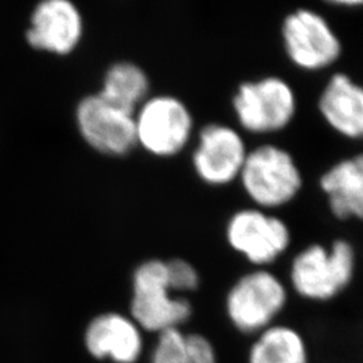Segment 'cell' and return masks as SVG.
<instances>
[{"instance_id": "277c9868", "label": "cell", "mask_w": 363, "mask_h": 363, "mask_svg": "<svg viewBox=\"0 0 363 363\" xmlns=\"http://www.w3.org/2000/svg\"><path fill=\"white\" fill-rule=\"evenodd\" d=\"M281 38L286 57L304 72H322L337 66L342 57V42L325 13L298 9L281 23Z\"/></svg>"}, {"instance_id": "30bf717a", "label": "cell", "mask_w": 363, "mask_h": 363, "mask_svg": "<svg viewBox=\"0 0 363 363\" xmlns=\"http://www.w3.org/2000/svg\"><path fill=\"white\" fill-rule=\"evenodd\" d=\"M247 152L238 130L213 123L199 132L191 162L201 181L210 186H226L240 178Z\"/></svg>"}, {"instance_id": "ba28073f", "label": "cell", "mask_w": 363, "mask_h": 363, "mask_svg": "<svg viewBox=\"0 0 363 363\" xmlns=\"http://www.w3.org/2000/svg\"><path fill=\"white\" fill-rule=\"evenodd\" d=\"M286 289L277 276L259 269L242 276L228 295V313L233 325L252 334L267 330L286 304Z\"/></svg>"}, {"instance_id": "5b68a950", "label": "cell", "mask_w": 363, "mask_h": 363, "mask_svg": "<svg viewBox=\"0 0 363 363\" xmlns=\"http://www.w3.org/2000/svg\"><path fill=\"white\" fill-rule=\"evenodd\" d=\"M193 130L190 109L175 96L148 97L135 113L136 144L157 157L181 154L190 142Z\"/></svg>"}, {"instance_id": "6da1fadb", "label": "cell", "mask_w": 363, "mask_h": 363, "mask_svg": "<svg viewBox=\"0 0 363 363\" xmlns=\"http://www.w3.org/2000/svg\"><path fill=\"white\" fill-rule=\"evenodd\" d=\"M357 274V253L343 237L328 245L313 242L292 259L289 280L298 296L311 301H330L349 289Z\"/></svg>"}, {"instance_id": "9a60e30c", "label": "cell", "mask_w": 363, "mask_h": 363, "mask_svg": "<svg viewBox=\"0 0 363 363\" xmlns=\"http://www.w3.org/2000/svg\"><path fill=\"white\" fill-rule=\"evenodd\" d=\"M99 93L109 103L136 113L148 99L150 78L140 66L130 61H118L105 72Z\"/></svg>"}, {"instance_id": "e0dca14e", "label": "cell", "mask_w": 363, "mask_h": 363, "mask_svg": "<svg viewBox=\"0 0 363 363\" xmlns=\"http://www.w3.org/2000/svg\"><path fill=\"white\" fill-rule=\"evenodd\" d=\"M152 363H217V359L208 339L172 328L160 333Z\"/></svg>"}, {"instance_id": "2e32d148", "label": "cell", "mask_w": 363, "mask_h": 363, "mask_svg": "<svg viewBox=\"0 0 363 363\" xmlns=\"http://www.w3.org/2000/svg\"><path fill=\"white\" fill-rule=\"evenodd\" d=\"M250 363H308L304 339L286 325L268 327L250 351Z\"/></svg>"}, {"instance_id": "3957f363", "label": "cell", "mask_w": 363, "mask_h": 363, "mask_svg": "<svg viewBox=\"0 0 363 363\" xmlns=\"http://www.w3.org/2000/svg\"><path fill=\"white\" fill-rule=\"evenodd\" d=\"M298 96L292 85L277 76L245 81L233 96V111L240 125L252 133L286 130L298 115Z\"/></svg>"}, {"instance_id": "5bb4252c", "label": "cell", "mask_w": 363, "mask_h": 363, "mask_svg": "<svg viewBox=\"0 0 363 363\" xmlns=\"http://www.w3.org/2000/svg\"><path fill=\"white\" fill-rule=\"evenodd\" d=\"M85 345L93 357L117 363H133L142 351V337L135 323L118 313H104L91 320Z\"/></svg>"}, {"instance_id": "8992f818", "label": "cell", "mask_w": 363, "mask_h": 363, "mask_svg": "<svg viewBox=\"0 0 363 363\" xmlns=\"http://www.w3.org/2000/svg\"><path fill=\"white\" fill-rule=\"evenodd\" d=\"M166 261L148 259L133 273L130 311L135 320L148 331L164 333L178 328L191 315L186 298L171 296Z\"/></svg>"}, {"instance_id": "7a4b0ae2", "label": "cell", "mask_w": 363, "mask_h": 363, "mask_svg": "<svg viewBox=\"0 0 363 363\" xmlns=\"http://www.w3.org/2000/svg\"><path fill=\"white\" fill-rule=\"evenodd\" d=\"M240 182L259 208H279L294 202L303 190L304 177L286 148L262 144L247 152Z\"/></svg>"}, {"instance_id": "8fae6325", "label": "cell", "mask_w": 363, "mask_h": 363, "mask_svg": "<svg viewBox=\"0 0 363 363\" xmlns=\"http://www.w3.org/2000/svg\"><path fill=\"white\" fill-rule=\"evenodd\" d=\"M84 18L70 0H45L34 9L27 30L28 45L37 50L69 55L81 43Z\"/></svg>"}, {"instance_id": "4fadbf2b", "label": "cell", "mask_w": 363, "mask_h": 363, "mask_svg": "<svg viewBox=\"0 0 363 363\" xmlns=\"http://www.w3.org/2000/svg\"><path fill=\"white\" fill-rule=\"evenodd\" d=\"M330 214L337 222L363 223V150L339 159L319 178Z\"/></svg>"}, {"instance_id": "ac0fdd59", "label": "cell", "mask_w": 363, "mask_h": 363, "mask_svg": "<svg viewBox=\"0 0 363 363\" xmlns=\"http://www.w3.org/2000/svg\"><path fill=\"white\" fill-rule=\"evenodd\" d=\"M166 269L172 292L193 291L198 286V272L189 261L182 259H169L166 261Z\"/></svg>"}, {"instance_id": "52a82bcc", "label": "cell", "mask_w": 363, "mask_h": 363, "mask_svg": "<svg viewBox=\"0 0 363 363\" xmlns=\"http://www.w3.org/2000/svg\"><path fill=\"white\" fill-rule=\"evenodd\" d=\"M76 123L84 142L108 156H124L138 145L135 113L109 103L97 91L79 100Z\"/></svg>"}, {"instance_id": "7c38bea8", "label": "cell", "mask_w": 363, "mask_h": 363, "mask_svg": "<svg viewBox=\"0 0 363 363\" xmlns=\"http://www.w3.org/2000/svg\"><path fill=\"white\" fill-rule=\"evenodd\" d=\"M316 109L325 125L342 139L363 142V85L337 70L319 91Z\"/></svg>"}, {"instance_id": "9c48e42d", "label": "cell", "mask_w": 363, "mask_h": 363, "mask_svg": "<svg viewBox=\"0 0 363 363\" xmlns=\"http://www.w3.org/2000/svg\"><path fill=\"white\" fill-rule=\"evenodd\" d=\"M229 245L257 265H269L291 247L292 234L286 220L262 208L238 210L226 225Z\"/></svg>"}]
</instances>
